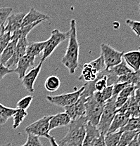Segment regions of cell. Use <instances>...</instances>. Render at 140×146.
Wrapping results in <instances>:
<instances>
[{"mask_svg":"<svg viewBox=\"0 0 140 146\" xmlns=\"http://www.w3.org/2000/svg\"><path fill=\"white\" fill-rule=\"evenodd\" d=\"M69 37L68 47L64 56L61 58V63L68 69L71 74H74L79 66L80 45L77 39L76 21L72 19L70 22Z\"/></svg>","mask_w":140,"mask_h":146,"instance_id":"cell-1","label":"cell"},{"mask_svg":"<svg viewBox=\"0 0 140 146\" xmlns=\"http://www.w3.org/2000/svg\"><path fill=\"white\" fill-rule=\"evenodd\" d=\"M87 121L85 117L71 121L68 125V132L58 143L59 146H82L85 136Z\"/></svg>","mask_w":140,"mask_h":146,"instance_id":"cell-2","label":"cell"},{"mask_svg":"<svg viewBox=\"0 0 140 146\" xmlns=\"http://www.w3.org/2000/svg\"><path fill=\"white\" fill-rule=\"evenodd\" d=\"M115 99H116V97L113 96L111 98L105 103L104 106H103L102 114L97 126V129L102 134L105 135L107 133L109 127L116 114L117 109L115 106Z\"/></svg>","mask_w":140,"mask_h":146,"instance_id":"cell-3","label":"cell"},{"mask_svg":"<svg viewBox=\"0 0 140 146\" xmlns=\"http://www.w3.org/2000/svg\"><path fill=\"white\" fill-rule=\"evenodd\" d=\"M69 30L68 32H61L57 29H54L51 33V36L47 40L46 45L42 51L41 61L45 62L47 58L49 57L61 43L64 42L69 37Z\"/></svg>","mask_w":140,"mask_h":146,"instance_id":"cell-4","label":"cell"},{"mask_svg":"<svg viewBox=\"0 0 140 146\" xmlns=\"http://www.w3.org/2000/svg\"><path fill=\"white\" fill-rule=\"evenodd\" d=\"M104 104L97 102L93 94L88 97L85 103V117L87 121L97 127L102 114Z\"/></svg>","mask_w":140,"mask_h":146,"instance_id":"cell-5","label":"cell"},{"mask_svg":"<svg viewBox=\"0 0 140 146\" xmlns=\"http://www.w3.org/2000/svg\"><path fill=\"white\" fill-rule=\"evenodd\" d=\"M83 90H84V86L73 92L56 96H47L46 99L51 104L64 108L75 103L80 98Z\"/></svg>","mask_w":140,"mask_h":146,"instance_id":"cell-6","label":"cell"},{"mask_svg":"<svg viewBox=\"0 0 140 146\" xmlns=\"http://www.w3.org/2000/svg\"><path fill=\"white\" fill-rule=\"evenodd\" d=\"M100 48L101 54H102L104 60L106 69H109L121 63L124 53L115 49L107 44H101Z\"/></svg>","mask_w":140,"mask_h":146,"instance_id":"cell-7","label":"cell"},{"mask_svg":"<svg viewBox=\"0 0 140 146\" xmlns=\"http://www.w3.org/2000/svg\"><path fill=\"white\" fill-rule=\"evenodd\" d=\"M51 116H45L39 119L37 121H34L25 128V133L28 134L34 135L38 137H45L48 138L49 136V124Z\"/></svg>","mask_w":140,"mask_h":146,"instance_id":"cell-8","label":"cell"},{"mask_svg":"<svg viewBox=\"0 0 140 146\" xmlns=\"http://www.w3.org/2000/svg\"><path fill=\"white\" fill-rule=\"evenodd\" d=\"M28 41L27 37L21 38L18 40L16 49L13 56L5 64V66L10 70H14L16 68L18 62L23 56L26 55L27 46L28 45Z\"/></svg>","mask_w":140,"mask_h":146,"instance_id":"cell-9","label":"cell"},{"mask_svg":"<svg viewBox=\"0 0 140 146\" xmlns=\"http://www.w3.org/2000/svg\"><path fill=\"white\" fill-rule=\"evenodd\" d=\"M88 97L82 92L80 98L75 103L68 107L64 108L65 112L70 117L71 121L75 120L82 117H85V103Z\"/></svg>","mask_w":140,"mask_h":146,"instance_id":"cell-10","label":"cell"},{"mask_svg":"<svg viewBox=\"0 0 140 146\" xmlns=\"http://www.w3.org/2000/svg\"><path fill=\"white\" fill-rule=\"evenodd\" d=\"M44 62L41 61L36 67L30 70L28 73L25 74L23 77L21 79V83L25 89L29 93H33L35 91V82L37 80L38 75L42 69V65Z\"/></svg>","mask_w":140,"mask_h":146,"instance_id":"cell-11","label":"cell"},{"mask_svg":"<svg viewBox=\"0 0 140 146\" xmlns=\"http://www.w3.org/2000/svg\"><path fill=\"white\" fill-rule=\"evenodd\" d=\"M26 13L24 12L12 13L9 16L7 21V25H4V32L11 34L21 28L22 21Z\"/></svg>","mask_w":140,"mask_h":146,"instance_id":"cell-12","label":"cell"},{"mask_svg":"<svg viewBox=\"0 0 140 146\" xmlns=\"http://www.w3.org/2000/svg\"><path fill=\"white\" fill-rule=\"evenodd\" d=\"M35 58L25 55L23 56L18 62L16 68L13 70V72L18 74L19 79H22L27 73V71L30 68L34 66Z\"/></svg>","mask_w":140,"mask_h":146,"instance_id":"cell-13","label":"cell"},{"mask_svg":"<svg viewBox=\"0 0 140 146\" xmlns=\"http://www.w3.org/2000/svg\"><path fill=\"white\" fill-rule=\"evenodd\" d=\"M50 17L48 15L45 14V13H42V12L39 11L37 9H35L33 7L30 9L28 13L25 14L24 16L23 19L22 21V25H21V27L24 26H27V25L33 24L34 23L37 22L39 21H47L49 20Z\"/></svg>","mask_w":140,"mask_h":146,"instance_id":"cell-14","label":"cell"},{"mask_svg":"<svg viewBox=\"0 0 140 146\" xmlns=\"http://www.w3.org/2000/svg\"><path fill=\"white\" fill-rule=\"evenodd\" d=\"M100 135L101 133L97 127L87 121L85 125V136L82 146H94L96 140Z\"/></svg>","mask_w":140,"mask_h":146,"instance_id":"cell-15","label":"cell"},{"mask_svg":"<svg viewBox=\"0 0 140 146\" xmlns=\"http://www.w3.org/2000/svg\"><path fill=\"white\" fill-rule=\"evenodd\" d=\"M71 119L65 112H59L55 115H51L49 124V130L51 131L61 127L69 125Z\"/></svg>","mask_w":140,"mask_h":146,"instance_id":"cell-16","label":"cell"},{"mask_svg":"<svg viewBox=\"0 0 140 146\" xmlns=\"http://www.w3.org/2000/svg\"><path fill=\"white\" fill-rule=\"evenodd\" d=\"M123 58L127 66L134 72L139 70L140 66V51H132L123 54Z\"/></svg>","mask_w":140,"mask_h":146,"instance_id":"cell-17","label":"cell"},{"mask_svg":"<svg viewBox=\"0 0 140 146\" xmlns=\"http://www.w3.org/2000/svg\"><path fill=\"white\" fill-rule=\"evenodd\" d=\"M129 119L130 118L127 117L125 114H115L111 124L110 127H109L107 133H114V132L118 131L122 127H123L125 125Z\"/></svg>","mask_w":140,"mask_h":146,"instance_id":"cell-18","label":"cell"},{"mask_svg":"<svg viewBox=\"0 0 140 146\" xmlns=\"http://www.w3.org/2000/svg\"><path fill=\"white\" fill-rule=\"evenodd\" d=\"M140 73L139 70L137 72L132 71L125 75L121 76L118 79V83H127L129 84L139 86Z\"/></svg>","mask_w":140,"mask_h":146,"instance_id":"cell-19","label":"cell"},{"mask_svg":"<svg viewBox=\"0 0 140 146\" xmlns=\"http://www.w3.org/2000/svg\"><path fill=\"white\" fill-rule=\"evenodd\" d=\"M42 22H44V21H39L36 23H34L33 24L27 25V26L22 27L21 28H20L19 30L12 33L11 40H19L21 38L27 37V36H28L29 33H30L35 27L37 26V25H39L40 23H42Z\"/></svg>","mask_w":140,"mask_h":146,"instance_id":"cell-20","label":"cell"},{"mask_svg":"<svg viewBox=\"0 0 140 146\" xmlns=\"http://www.w3.org/2000/svg\"><path fill=\"white\" fill-rule=\"evenodd\" d=\"M97 73L94 70L93 68L90 66L89 63H85L83 66L81 74L79 77V81L85 82H93L97 79Z\"/></svg>","mask_w":140,"mask_h":146,"instance_id":"cell-21","label":"cell"},{"mask_svg":"<svg viewBox=\"0 0 140 146\" xmlns=\"http://www.w3.org/2000/svg\"><path fill=\"white\" fill-rule=\"evenodd\" d=\"M46 43L47 40L42 41V42H32V43L28 44L26 49V55L36 58L43 51Z\"/></svg>","mask_w":140,"mask_h":146,"instance_id":"cell-22","label":"cell"},{"mask_svg":"<svg viewBox=\"0 0 140 146\" xmlns=\"http://www.w3.org/2000/svg\"><path fill=\"white\" fill-rule=\"evenodd\" d=\"M93 96L97 102L101 104H105L106 101L113 97V86H108L101 91H95Z\"/></svg>","mask_w":140,"mask_h":146,"instance_id":"cell-23","label":"cell"},{"mask_svg":"<svg viewBox=\"0 0 140 146\" xmlns=\"http://www.w3.org/2000/svg\"><path fill=\"white\" fill-rule=\"evenodd\" d=\"M17 42L18 40H11L9 42V44L6 47L5 49L0 56V64L5 65L7 62L12 57L16 49Z\"/></svg>","mask_w":140,"mask_h":146,"instance_id":"cell-24","label":"cell"},{"mask_svg":"<svg viewBox=\"0 0 140 146\" xmlns=\"http://www.w3.org/2000/svg\"><path fill=\"white\" fill-rule=\"evenodd\" d=\"M17 110V108H11L6 107L0 103V125H4L9 119L12 117L15 112Z\"/></svg>","mask_w":140,"mask_h":146,"instance_id":"cell-25","label":"cell"},{"mask_svg":"<svg viewBox=\"0 0 140 146\" xmlns=\"http://www.w3.org/2000/svg\"><path fill=\"white\" fill-rule=\"evenodd\" d=\"M60 86V79L55 75H51L47 77L45 83V89L49 92H55L59 89Z\"/></svg>","mask_w":140,"mask_h":146,"instance_id":"cell-26","label":"cell"},{"mask_svg":"<svg viewBox=\"0 0 140 146\" xmlns=\"http://www.w3.org/2000/svg\"><path fill=\"white\" fill-rule=\"evenodd\" d=\"M138 134H139V130L123 132L120 138L119 143L117 146H127Z\"/></svg>","mask_w":140,"mask_h":146,"instance_id":"cell-27","label":"cell"},{"mask_svg":"<svg viewBox=\"0 0 140 146\" xmlns=\"http://www.w3.org/2000/svg\"><path fill=\"white\" fill-rule=\"evenodd\" d=\"M109 70H110L118 77H121V76L125 75V74H127V73L129 72H131L132 71V70L127 66V64L125 63V62L124 60H122L121 63H120L118 65L109 68Z\"/></svg>","mask_w":140,"mask_h":146,"instance_id":"cell-28","label":"cell"},{"mask_svg":"<svg viewBox=\"0 0 140 146\" xmlns=\"http://www.w3.org/2000/svg\"><path fill=\"white\" fill-rule=\"evenodd\" d=\"M140 126V119L139 117H132L130 118L126 123L125 125L122 127L118 131L123 132L124 131H132L139 130Z\"/></svg>","mask_w":140,"mask_h":146,"instance_id":"cell-29","label":"cell"},{"mask_svg":"<svg viewBox=\"0 0 140 146\" xmlns=\"http://www.w3.org/2000/svg\"><path fill=\"white\" fill-rule=\"evenodd\" d=\"M121 132L116 131L114 133H106L104 135V141L106 146H117L119 143Z\"/></svg>","mask_w":140,"mask_h":146,"instance_id":"cell-30","label":"cell"},{"mask_svg":"<svg viewBox=\"0 0 140 146\" xmlns=\"http://www.w3.org/2000/svg\"><path fill=\"white\" fill-rule=\"evenodd\" d=\"M28 112L27 110H20L17 109L16 112L13 115V129H16L18 127L21 125V123L23 121L25 118L28 116Z\"/></svg>","mask_w":140,"mask_h":146,"instance_id":"cell-31","label":"cell"},{"mask_svg":"<svg viewBox=\"0 0 140 146\" xmlns=\"http://www.w3.org/2000/svg\"><path fill=\"white\" fill-rule=\"evenodd\" d=\"M90 65V66L93 68V70L97 73V74L99 72H102L106 69V65H105L104 60H103V57L102 54H101L95 60H92L91 62L88 63Z\"/></svg>","mask_w":140,"mask_h":146,"instance_id":"cell-32","label":"cell"},{"mask_svg":"<svg viewBox=\"0 0 140 146\" xmlns=\"http://www.w3.org/2000/svg\"><path fill=\"white\" fill-rule=\"evenodd\" d=\"M33 100V97L32 96H26L23 97L18 101L17 104H16V108L27 110L30 107Z\"/></svg>","mask_w":140,"mask_h":146,"instance_id":"cell-33","label":"cell"},{"mask_svg":"<svg viewBox=\"0 0 140 146\" xmlns=\"http://www.w3.org/2000/svg\"><path fill=\"white\" fill-rule=\"evenodd\" d=\"M13 9L11 7H1L0 8V26L5 25L9 16L11 14Z\"/></svg>","mask_w":140,"mask_h":146,"instance_id":"cell-34","label":"cell"},{"mask_svg":"<svg viewBox=\"0 0 140 146\" xmlns=\"http://www.w3.org/2000/svg\"><path fill=\"white\" fill-rule=\"evenodd\" d=\"M11 41V34L9 33H4L0 36V56Z\"/></svg>","mask_w":140,"mask_h":146,"instance_id":"cell-35","label":"cell"},{"mask_svg":"<svg viewBox=\"0 0 140 146\" xmlns=\"http://www.w3.org/2000/svg\"><path fill=\"white\" fill-rule=\"evenodd\" d=\"M20 146H44L41 142L39 137L28 133L26 142L25 144Z\"/></svg>","mask_w":140,"mask_h":146,"instance_id":"cell-36","label":"cell"},{"mask_svg":"<svg viewBox=\"0 0 140 146\" xmlns=\"http://www.w3.org/2000/svg\"><path fill=\"white\" fill-rule=\"evenodd\" d=\"M126 25L129 27H130L131 30L133 31V33L139 37L140 36V22L139 21H132L130 19H127L125 21Z\"/></svg>","mask_w":140,"mask_h":146,"instance_id":"cell-37","label":"cell"},{"mask_svg":"<svg viewBox=\"0 0 140 146\" xmlns=\"http://www.w3.org/2000/svg\"><path fill=\"white\" fill-rule=\"evenodd\" d=\"M137 88H139V86H134V85H130V86L125 88V89L120 93L119 95H118V96L128 98L129 97H130L131 96H132V94L135 92V91L136 90Z\"/></svg>","mask_w":140,"mask_h":146,"instance_id":"cell-38","label":"cell"},{"mask_svg":"<svg viewBox=\"0 0 140 146\" xmlns=\"http://www.w3.org/2000/svg\"><path fill=\"white\" fill-rule=\"evenodd\" d=\"M127 83H116L113 85V96L117 97L125 88L130 86Z\"/></svg>","mask_w":140,"mask_h":146,"instance_id":"cell-39","label":"cell"},{"mask_svg":"<svg viewBox=\"0 0 140 146\" xmlns=\"http://www.w3.org/2000/svg\"><path fill=\"white\" fill-rule=\"evenodd\" d=\"M13 72V70H10L7 67H6L5 65H3V64H0V81L1 80H3L4 77H5V76H7V74H11V73Z\"/></svg>","mask_w":140,"mask_h":146,"instance_id":"cell-40","label":"cell"},{"mask_svg":"<svg viewBox=\"0 0 140 146\" xmlns=\"http://www.w3.org/2000/svg\"><path fill=\"white\" fill-rule=\"evenodd\" d=\"M128 98H123V97H121V96H117L116 99H115V106L116 109L120 108L122 107L125 103H126Z\"/></svg>","mask_w":140,"mask_h":146,"instance_id":"cell-41","label":"cell"},{"mask_svg":"<svg viewBox=\"0 0 140 146\" xmlns=\"http://www.w3.org/2000/svg\"><path fill=\"white\" fill-rule=\"evenodd\" d=\"M94 146H106L104 141V134L101 133L99 137L96 140Z\"/></svg>","mask_w":140,"mask_h":146,"instance_id":"cell-42","label":"cell"},{"mask_svg":"<svg viewBox=\"0 0 140 146\" xmlns=\"http://www.w3.org/2000/svg\"><path fill=\"white\" fill-rule=\"evenodd\" d=\"M127 146H139V134L137 135Z\"/></svg>","mask_w":140,"mask_h":146,"instance_id":"cell-43","label":"cell"},{"mask_svg":"<svg viewBox=\"0 0 140 146\" xmlns=\"http://www.w3.org/2000/svg\"><path fill=\"white\" fill-rule=\"evenodd\" d=\"M47 139H48L49 141L51 146H59V144H58V143L56 141L55 138H54L53 136H51V135H49V136H48Z\"/></svg>","mask_w":140,"mask_h":146,"instance_id":"cell-44","label":"cell"},{"mask_svg":"<svg viewBox=\"0 0 140 146\" xmlns=\"http://www.w3.org/2000/svg\"><path fill=\"white\" fill-rule=\"evenodd\" d=\"M4 25H5L0 26V36L2 35L4 33H5V32H4Z\"/></svg>","mask_w":140,"mask_h":146,"instance_id":"cell-45","label":"cell"},{"mask_svg":"<svg viewBox=\"0 0 140 146\" xmlns=\"http://www.w3.org/2000/svg\"><path fill=\"white\" fill-rule=\"evenodd\" d=\"M1 146H12V145H11V143H8L4 144V145H2Z\"/></svg>","mask_w":140,"mask_h":146,"instance_id":"cell-46","label":"cell"}]
</instances>
